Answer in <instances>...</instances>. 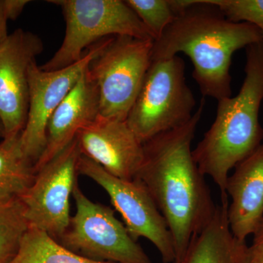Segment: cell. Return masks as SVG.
Here are the masks:
<instances>
[{
  "mask_svg": "<svg viewBox=\"0 0 263 263\" xmlns=\"http://www.w3.org/2000/svg\"><path fill=\"white\" fill-rule=\"evenodd\" d=\"M81 155L76 138L37 171L34 182L19 198L29 227L44 232L58 242L70 224V200Z\"/></svg>",
  "mask_w": 263,
  "mask_h": 263,
  "instance_id": "cell-9",
  "label": "cell"
},
{
  "mask_svg": "<svg viewBox=\"0 0 263 263\" xmlns=\"http://www.w3.org/2000/svg\"><path fill=\"white\" fill-rule=\"evenodd\" d=\"M81 154L119 179H135L141 169L143 144L127 121L99 117L78 133Z\"/></svg>",
  "mask_w": 263,
  "mask_h": 263,
  "instance_id": "cell-12",
  "label": "cell"
},
{
  "mask_svg": "<svg viewBox=\"0 0 263 263\" xmlns=\"http://www.w3.org/2000/svg\"><path fill=\"white\" fill-rule=\"evenodd\" d=\"M226 193L231 199L228 209L230 230L237 239L246 242L263 221V144L235 167L227 181Z\"/></svg>",
  "mask_w": 263,
  "mask_h": 263,
  "instance_id": "cell-14",
  "label": "cell"
},
{
  "mask_svg": "<svg viewBox=\"0 0 263 263\" xmlns=\"http://www.w3.org/2000/svg\"><path fill=\"white\" fill-rule=\"evenodd\" d=\"M61 8L66 23L61 46L41 68L53 71L80 61L90 47L105 38L129 36L154 40L130 7L122 0H50ZM155 41V40H154Z\"/></svg>",
  "mask_w": 263,
  "mask_h": 263,
  "instance_id": "cell-4",
  "label": "cell"
},
{
  "mask_svg": "<svg viewBox=\"0 0 263 263\" xmlns=\"http://www.w3.org/2000/svg\"><path fill=\"white\" fill-rule=\"evenodd\" d=\"M247 48L245 78L235 97L218 101L214 122L193 149L200 172L212 178L228 200L230 172L262 143L259 114L263 100V40Z\"/></svg>",
  "mask_w": 263,
  "mask_h": 263,
  "instance_id": "cell-3",
  "label": "cell"
},
{
  "mask_svg": "<svg viewBox=\"0 0 263 263\" xmlns=\"http://www.w3.org/2000/svg\"><path fill=\"white\" fill-rule=\"evenodd\" d=\"M154 40L158 39L177 15L175 0H126Z\"/></svg>",
  "mask_w": 263,
  "mask_h": 263,
  "instance_id": "cell-19",
  "label": "cell"
},
{
  "mask_svg": "<svg viewBox=\"0 0 263 263\" xmlns=\"http://www.w3.org/2000/svg\"><path fill=\"white\" fill-rule=\"evenodd\" d=\"M99 115V90L87 68L50 118L46 147L34 165L35 172L68 146L79 132Z\"/></svg>",
  "mask_w": 263,
  "mask_h": 263,
  "instance_id": "cell-13",
  "label": "cell"
},
{
  "mask_svg": "<svg viewBox=\"0 0 263 263\" xmlns=\"http://www.w3.org/2000/svg\"><path fill=\"white\" fill-rule=\"evenodd\" d=\"M8 20L9 18L7 11L6 1L0 0V45L4 42L9 35L7 27Z\"/></svg>",
  "mask_w": 263,
  "mask_h": 263,
  "instance_id": "cell-23",
  "label": "cell"
},
{
  "mask_svg": "<svg viewBox=\"0 0 263 263\" xmlns=\"http://www.w3.org/2000/svg\"><path fill=\"white\" fill-rule=\"evenodd\" d=\"M235 23L245 22L260 31L263 36V0H209Z\"/></svg>",
  "mask_w": 263,
  "mask_h": 263,
  "instance_id": "cell-20",
  "label": "cell"
},
{
  "mask_svg": "<svg viewBox=\"0 0 263 263\" xmlns=\"http://www.w3.org/2000/svg\"><path fill=\"white\" fill-rule=\"evenodd\" d=\"M11 263H117L86 258L62 247L41 230L29 227Z\"/></svg>",
  "mask_w": 263,
  "mask_h": 263,
  "instance_id": "cell-17",
  "label": "cell"
},
{
  "mask_svg": "<svg viewBox=\"0 0 263 263\" xmlns=\"http://www.w3.org/2000/svg\"><path fill=\"white\" fill-rule=\"evenodd\" d=\"M43 44L37 34L18 29L0 45V121L5 137L22 133L29 109V71Z\"/></svg>",
  "mask_w": 263,
  "mask_h": 263,
  "instance_id": "cell-11",
  "label": "cell"
},
{
  "mask_svg": "<svg viewBox=\"0 0 263 263\" xmlns=\"http://www.w3.org/2000/svg\"><path fill=\"white\" fill-rule=\"evenodd\" d=\"M76 212L59 243L86 258L117 263H153L111 208L91 201L76 181Z\"/></svg>",
  "mask_w": 263,
  "mask_h": 263,
  "instance_id": "cell-7",
  "label": "cell"
},
{
  "mask_svg": "<svg viewBox=\"0 0 263 263\" xmlns=\"http://www.w3.org/2000/svg\"><path fill=\"white\" fill-rule=\"evenodd\" d=\"M262 40L257 27L231 22L209 0H190L154 41L152 60L184 53L193 63V77L202 96L219 101L232 95L230 70L235 52Z\"/></svg>",
  "mask_w": 263,
  "mask_h": 263,
  "instance_id": "cell-2",
  "label": "cell"
},
{
  "mask_svg": "<svg viewBox=\"0 0 263 263\" xmlns=\"http://www.w3.org/2000/svg\"><path fill=\"white\" fill-rule=\"evenodd\" d=\"M243 263H263V245L253 242L248 247Z\"/></svg>",
  "mask_w": 263,
  "mask_h": 263,
  "instance_id": "cell-22",
  "label": "cell"
},
{
  "mask_svg": "<svg viewBox=\"0 0 263 263\" xmlns=\"http://www.w3.org/2000/svg\"><path fill=\"white\" fill-rule=\"evenodd\" d=\"M5 137L4 127H3V124H2L1 121H0V141L4 139Z\"/></svg>",
  "mask_w": 263,
  "mask_h": 263,
  "instance_id": "cell-25",
  "label": "cell"
},
{
  "mask_svg": "<svg viewBox=\"0 0 263 263\" xmlns=\"http://www.w3.org/2000/svg\"><path fill=\"white\" fill-rule=\"evenodd\" d=\"M254 235V241L255 243H262L263 245V221L259 226L258 229L255 232Z\"/></svg>",
  "mask_w": 263,
  "mask_h": 263,
  "instance_id": "cell-24",
  "label": "cell"
},
{
  "mask_svg": "<svg viewBox=\"0 0 263 263\" xmlns=\"http://www.w3.org/2000/svg\"><path fill=\"white\" fill-rule=\"evenodd\" d=\"M195 105L183 59L152 60L127 122L143 144L187 123Z\"/></svg>",
  "mask_w": 263,
  "mask_h": 263,
  "instance_id": "cell-5",
  "label": "cell"
},
{
  "mask_svg": "<svg viewBox=\"0 0 263 263\" xmlns=\"http://www.w3.org/2000/svg\"><path fill=\"white\" fill-rule=\"evenodd\" d=\"M205 98L186 124L143 143L141 179L160 209L174 240V263L182 262L192 238L212 221L217 205L195 162L192 142Z\"/></svg>",
  "mask_w": 263,
  "mask_h": 263,
  "instance_id": "cell-1",
  "label": "cell"
},
{
  "mask_svg": "<svg viewBox=\"0 0 263 263\" xmlns=\"http://www.w3.org/2000/svg\"><path fill=\"white\" fill-rule=\"evenodd\" d=\"M105 39L87 49L80 61L65 68L45 71L36 61L31 65L28 115L21 133V143L24 154L34 165L46 147V129L50 118L103 48Z\"/></svg>",
  "mask_w": 263,
  "mask_h": 263,
  "instance_id": "cell-10",
  "label": "cell"
},
{
  "mask_svg": "<svg viewBox=\"0 0 263 263\" xmlns=\"http://www.w3.org/2000/svg\"><path fill=\"white\" fill-rule=\"evenodd\" d=\"M29 224L19 199L0 202V263H11Z\"/></svg>",
  "mask_w": 263,
  "mask_h": 263,
  "instance_id": "cell-18",
  "label": "cell"
},
{
  "mask_svg": "<svg viewBox=\"0 0 263 263\" xmlns=\"http://www.w3.org/2000/svg\"><path fill=\"white\" fill-rule=\"evenodd\" d=\"M6 1L7 11L9 20L14 21L22 13L26 5L30 1L28 0H5Z\"/></svg>",
  "mask_w": 263,
  "mask_h": 263,
  "instance_id": "cell-21",
  "label": "cell"
},
{
  "mask_svg": "<svg viewBox=\"0 0 263 263\" xmlns=\"http://www.w3.org/2000/svg\"><path fill=\"white\" fill-rule=\"evenodd\" d=\"M154 40L106 38L88 70L100 95V117L127 121L152 62Z\"/></svg>",
  "mask_w": 263,
  "mask_h": 263,
  "instance_id": "cell-6",
  "label": "cell"
},
{
  "mask_svg": "<svg viewBox=\"0 0 263 263\" xmlns=\"http://www.w3.org/2000/svg\"><path fill=\"white\" fill-rule=\"evenodd\" d=\"M78 171L108 193L133 239L138 241V238H144L149 240L160 252L162 262L174 263V240L167 221L141 179L115 177L83 155L79 159Z\"/></svg>",
  "mask_w": 263,
  "mask_h": 263,
  "instance_id": "cell-8",
  "label": "cell"
},
{
  "mask_svg": "<svg viewBox=\"0 0 263 263\" xmlns=\"http://www.w3.org/2000/svg\"><path fill=\"white\" fill-rule=\"evenodd\" d=\"M35 175L34 164L22 149L21 133L0 141V202L20 198Z\"/></svg>",
  "mask_w": 263,
  "mask_h": 263,
  "instance_id": "cell-16",
  "label": "cell"
},
{
  "mask_svg": "<svg viewBox=\"0 0 263 263\" xmlns=\"http://www.w3.org/2000/svg\"><path fill=\"white\" fill-rule=\"evenodd\" d=\"M228 200L217 205L212 221L192 238L181 263H243L248 246L232 233Z\"/></svg>",
  "mask_w": 263,
  "mask_h": 263,
  "instance_id": "cell-15",
  "label": "cell"
}]
</instances>
